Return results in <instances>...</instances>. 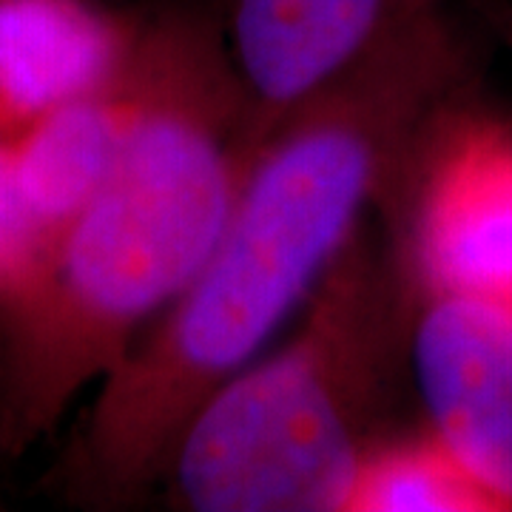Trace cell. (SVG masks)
<instances>
[{
	"label": "cell",
	"mask_w": 512,
	"mask_h": 512,
	"mask_svg": "<svg viewBox=\"0 0 512 512\" xmlns=\"http://www.w3.org/2000/svg\"><path fill=\"white\" fill-rule=\"evenodd\" d=\"M493 40L456 0L262 140L200 271L94 387L55 470L123 510L157 493L183 427L293 322L444 106L481 89Z\"/></svg>",
	"instance_id": "obj_1"
},
{
	"label": "cell",
	"mask_w": 512,
	"mask_h": 512,
	"mask_svg": "<svg viewBox=\"0 0 512 512\" xmlns=\"http://www.w3.org/2000/svg\"><path fill=\"white\" fill-rule=\"evenodd\" d=\"M148 92L126 154L0 311V453L20 456L106 379L200 271L259 143L220 15L143 12Z\"/></svg>",
	"instance_id": "obj_2"
},
{
	"label": "cell",
	"mask_w": 512,
	"mask_h": 512,
	"mask_svg": "<svg viewBox=\"0 0 512 512\" xmlns=\"http://www.w3.org/2000/svg\"><path fill=\"white\" fill-rule=\"evenodd\" d=\"M416 288L379 217L348 239L268 345L194 410L160 493L191 512H336L410 382Z\"/></svg>",
	"instance_id": "obj_3"
},
{
	"label": "cell",
	"mask_w": 512,
	"mask_h": 512,
	"mask_svg": "<svg viewBox=\"0 0 512 512\" xmlns=\"http://www.w3.org/2000/svg\"><path fill=\"white\" fill-rule=\"evenodd\" d=\"M376 217L416 293L512 302V117L481 89L444 106Z\"/></svg>",
	"instance_id": "obj_4"
},
{
	"label": "cell",
	"mask_w": 512,
	"mask_h": 512,
	"mask_svg": "<svg viewBox=\"0 0 512 512\" xmlns=\"http://www.w3.org/2000/svg\"><path fill=\"white\" fill-rule=\"evenodd\" d=\"M456 0H225V49L259 143Z\"/></svg>",
	"instance_id": "obj_5"
},
{
	"label": "cell",
	"mask_w": 512,
	"mask_h": 512,
	"mask_svg": "<svg viewBox=\"0 0 512 512\" xmlns=\"http://www.w3.org/2000/svg\"><path fill=\"white\" fill-rule=\"evenodd\" d=\"M407 365L421 424L512 512V302L419 291Z\"/></svg>",
	"instance_id": "obj_6"
},
{
	"label": "cell",
	"mask_w": 512,
	"mask_h": 512,
	"mask_svg": "<svg viewBox=\"0 0 512 512\" xmlns=\"http://www.w3.org/2000/svg\"><path fill=\"white\" fill-rule=\"evenodd\" d=\"M140 26L109 0H0V143L123 74Z\"/></svg>",
	"instance_id": "obj_7"
},
{
	"label": "cell",
	"mask_w": 512,
	"mask_h": 512,
	"mask_svg": "<svg viewBox=\"0 0 512 512\" xmlns=\"http://www.w3.org/2000/svg\"><path fill=\"white\" fill-rule=\"evenodd\" d=\"M148 92L146 37L111 83L60 106L9 140L20 200L46 248L109 183L126 154Z\"/></svg>",
	"instance_id": "obj_8"
},
{
	"label": "cell",
	"mask_w": 512,
	"mask_h": 512,
	"mask_svg": "<svg viewBox=\"0 0 512 512\" xmlns=\"http://www.w3.org/2000/svg\"><path fill=\"white\" fill-rule=\"evenodd\" d=\"M336 512H501V507L419 421L416 427H390L367 444Z\"/></svg>",
	"instance_id": "obj_9"
},
{
	"label": "cell",
	"mask_w": 512,
	"mask_h": 512,
	"mask_svg": "<svg viewBox=\"0 0 512 512\" xmlns=\"http://www.w3.org/2000/svg\"><path fill=\"white\" fill-rule=\"evenodd\" d=\"M43 256L46 242L20 200L9 148L0 143V311L26 291Z\"/></svg>",
	"instance_id": "obj_10"
},
{
	"label": "cell",
	"mask_w": 512,
	"mask_h": 512,
	"mask_svg": "<svg viewBox=\"0 0 512 512\" xmlns=\"http://www.w3.org/2000/svg\"><path fill=\"white\" fill-rule=\"evenodd\" d=\"M487 29L498 49L512 57V0H461Z\"/></svg>",
	"instance_id": "obj_11"
}]
</instances>
